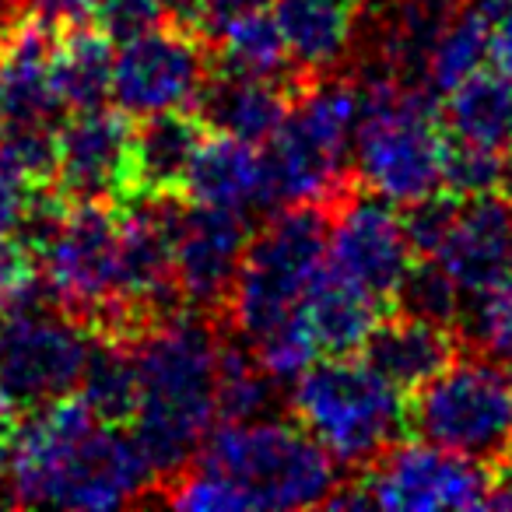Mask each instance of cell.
Wrapping results in <instances>:
<instances>
[{"label":"cell","instance_id":"obj_3","mask_svg":"<svg viewBox=\"0 0 512 512\" xmlns=\"http://www.w3.org/2000/svg\"><path fill=\"white\" fill-rule=\"evenodd\" d=\"M137 365V446L158 488L197 460L218 421L221 323L183 306L127 341Z\"/></svg>","mask_w":512,"mask_h":512},{"label":"cell","instance_id":"obj_39","mask_svg":"<svg viewBox=\"0 0 512 512\" xmlns=\"http://www.w3.org/2000/svg\"><path fill=\"white\" fill-rule=\"evenodd\" d=\"M8 32L11 25H0V57H4V46H8Z\"/></svg>","mask_w":512,"mask_h":512},{"label":"cell","instance_id":"obj_27","mask_svg":"<svg viewBox=\"0 0 512 512\" xmlns=\"http://www.w3.org/2000/svg\"><path fill=\"white\" fill-rule=\"evenodd\" d=\"M456 337L463 351L512 362V274L498 285L463 295Z\"/></svg>","mask_w":512,"mask_h":512},{"label":"cell","instance_id":"obj_25","mask_svg":"<svg viewBox=\"0 0 512 512\" xmlns=\"http://www.w3.org/2000/svg\"><path fill=\"white\" fill-rule=\"evenodd\" d=\"M78 393L99 418L130 425L137 411V365L130 344L95 337Z\"/></svg>","mask_w":512,"mask_h":512},{"label":"cell","instance_id":"obj_2","mask_svg":"<svg viewBox=\"0 0 512 512\" xmlns=\"http://www.w3.org/2000/svg\"><path fill=\"white\" fill-rule=\"evenodd\" d=\"M341 484V463L306 425L288 418L221 421L197 460L158 488L183 512L309 509L327 505Z\"/></svg>","mask_w":512,"mask_h":512},{"label":"cell","instance_id":"obj_16","mask_svg":"<svg viewBox=\"0 0 512 512\" xmlns=\"http://www.w3.org/2000/svg\"><path fill=\"white\" fill-rule=\"evenodd\" d=\"M274 22L302 81L348 71L362 43V0H274Z\"/></svg>","mask_w":512,"mask_h":512},{"label":"cell","instance_id":"obj_17","mask_svg":"<svg viewBox=\"0 0 512 512\" xmlns=\"http://www.w3.org/2000/svg\"><path fill=\"white\" fill-rule=\"evenodd\" d=\"M302 85L281 78H256V74H239L214 67L211 78L204 81L193 113L207 123V130H221L239 141H249L264 148L278 127L285 123L295 95Z\"/></svg>","mask_w":512,"mask_h":512},{"label":"cell","instance_id":"obj_30","mask_svg":"<svg viewBox=\"0 0 512 512\" xmlns=\"http://www.w3.org/2000/svg\"><path fill=\"white\" fill-rule=\"evenodd\" d=\"M502 176H505L502 151L474 148V144H463V141H453V137H449L442 190L456 193V197L495 193V190H502Z\"/></svg>","mask_w":512,"mask_h":512},{"label":"cell","instance_id":"obj_35","mask_svg":"<svg viewBox=\"0 0 512 512\" xmlns=\"http://www.w3.org/2000/svg\"><path fill=\"white\" fill-rule=\"evenodd\" d=\"M22 4L43 15L46 22H53L57 29H67V25H81L92 18L95 0H22Z\"/></svg>","mask_w":512,"mask_h":512},{"label":"cell","instance_id":"obj_10","mask_svg":"<svg viewBox=\"0 0 512 512\" xmlns=\"http://www.w3.org/2000/svg\"><path fill=\"white\" fill-rule=\"evenodd\" d=\"M372 509L432 512V509H488L495 474L470 456L425 439H400L383 456L358 470Z\"/></svg>","mask_w":512,"mask_h":512},{"label":"cell","instance_id":"obj_26","mask_svg":"<svg viewBox=\"0 0 512 512\" xmlns=\"http://www.w3.org/2000/svg\"><path fill=\"white\" fill-rule=\"evenodd\" d=\"M271 407H278V379L256 362L246 344L228 337L218 362V418H267Z\"/></svg>","mask_w":512,"mask_h":512},{"label":"cell","instance_id":"obj_9","mask_svg":"<svg viewBox=\"0 0 512 512\" xmlns=\"http://www.w3.org/2000/svg\"><path fill=\"white\" fill-rule=\"evenodd\" d=\"M92 341L50 292L0 313V414L22 418L78 390Z\"/></svg>","mask_w":512,"mask_h":512},{"label":"cell","instance_id":"obj_37","mask_svg":"<svg viewBox=\"0 0 512 512\" xmlns=\"http://www.w3.org/2000/svg\"><path fill=\"white\" fill-rule=\"evenodd\" d=\"M22 15V0H0V25H15Z\"/></svg>","mask_w":512,"mask_h":512},{"label":"cell","instance_id":"obj_6","mask_svg":"<svg viewBox=\"0 0 512 512\" xmlns=\"http://www.w3.org/2000/svg\"><path fill=\"white\" fill-rule=\"evenodd\" d=\"M327 225L330 207L292 204L278 207L253 232L218 320L221 334L253 344L306 316L309 292L327 271Z\"/></svg>","mask_w":512,"mask_h":512},{"label":"cell","instance_id":"obj_31","mask_svg":"<svg viewBox=\"0 0 512 512\" xmlns=\"http://www.w3.org/2000/svg\"><path fill=\"white\" fill-rule=\"evenodd\" d=\"M88 22L113 46H123L158 25L172 22V0H95Z\"/></svg>","mask_w":512,"mask_h":512},{"label":"cell","instance_id":"obj_38","mask_svg":"<svg viewBox=\"0 0 512 512\" xmlns=\"http://www.w3.org/2000/svg\"><path fill=\"white\" fill-rule=\"evenodd\" d=\"M386 0H362V8H365V15H372V11H379L383 8Z\"/></svg>","mask_w":512,"mask_h":512},{"label":"cell","instance_id":"obj_12","mask_svg":"<svg viewBox=\"0 0 512 512\" xmlns=\"http://www.w3.org/2000/svg\"><path fill=\"white\" fill-rule=\"evenodd\" d=\"M211 71V43L190 25L165 22L116 50L109 99L130 120L169 113V109H193Z\"/></svg>","mask_w":512,"mask_h":512},{"label":"cell","instance_id":"obj_8","mask_svg":"<svg viewBox=\"0 0 512 512\" xmlns=\"http://www.w3.org/2000/svg\"><path fill=\"white\" fill-rule=\"evenodd\" d=\"M407 428L491 474L512 467V372L498 358L460 351L439 376L407 393Z\"/></svg>","mask_w":512,"mask_h":512},{"label":"cell","instance_id":"obj_28","mask_svg":"<svg viewBox=\"0 0 512 512\" xmlns=\"http://www.w3.org/2000/svg\"><path fill=\"white\" fill-rule=\"evenodd\" d=\"M484 60H488V22L467 0V8L442 32L439 46L428 60V88L442 99L453 85L481 71Z\"/></svg>","mask_w":512,"mask_h":512},{"label":"cell","instance_id":"obj_1","mask_svg":"<svg viewBox=\"0 0 512 512\" xmlns=\"http://www.w3.org/2000/svg\"><path fill=\"white\" fill-rule=\"evenodd\" d=\"M4 460L15 505L102 512L158 495L130 425L99 418L78 390L8 418Z\"/></svg>","mask_w":512,"mask_h":512},{"label":"cell","instance_id":"obj_29","mask_svg":"<svg viewBox=\"0 0 512 512\" xmlns=\"http://www.w3.org/2000/svg\"><path fill=\"white\" fill-rule=\"evenodd\" d=\"M393 309L456 330V320H460V309H463V292L439 260L418 256L411 264V271L404 274V281H400Z\"/></svg>","mask_w":512,"mask_h":512},{"label":"cell","instance_id":"obj_4","mask_svg":"<svg viewBox=\"0 0 512 512\" xmlns=\"http://www.w3.org/2000/svg\"><path fill=\"white\" fill-rule=\"evenodd\" d=\"M351 71L362 88V116L351 144L355 179L400 207L439 193L449 144L439 120V99L372 67Z\"/></svg>","mask_w":512,"mask_h":512},{"label":"cell","instance_id":"obj_7","mask_svg":"<svg viewBox=\"0 0 512 512\" xmlns=\"http://www.w3.org/2000/svg\"><path fill=\"white\" fill-rule=\"evenodd\" d=\"M288 414L348 470H365L393 442L407 439V393L362 355H323L292 386Z\"/></svg>","mask_w":512,"mask_h":512},{"label":"cell","instance_id":"obj_14","mask_svg":"<svg viewBox=\"0 0 512 512\" xmlns=\"http://www.w3.org/2000/svg\"><path fill=\"white\" fill-rule=\"evenodd\" d=\"M130 120L123 109H78L57 127L53 190L64 200H123L130 172Z\"/></svg>","mask_w":512,"mask_h":512},{"label":"cell","instance_id":"obj_33","mask_svg":"<svg viewBox=\"0 0 512 512\" xmlns=\"http://www.w3.org/2000/svg\"><path fill=\"white\" fill-rule=\"evenodd\" d=\"M43 292L36 253L18 235H0V313L22 306Z\"/></svg>","mask_w":512,"mask_h":512},{"label":"cell","instance_id":"obj_24","mask_svg":"<svg viewBox=\"0 0 512 512\" xmlns=\"http://www.w3.org/2000/svg\"><path fill=\"white\" fill-rule=\"evenodd\" d=\"M214 67L239 74H256V78H281L306 85L295 71L292 57H288L285 36H281L278 22L271 11H249L232 22H225L211 39Z\"/></svg>","mask_w":512,"mask_h":512},{"label":"cell","instance_id":"obj_36","mask_svg":"<svg viewBox=\"0 0 512 512\" xmlns=\"http://www.w3.org/2000/svg\"><path fill=\"white\" fill-rule=\"evenodd\" d=\"M4 432H8V418H4V414H0V505H15V502H11L8 460H4Z\"/></svg>","mask_w":512,"mask_h":512},{"label":"cell","instance_id":"obj_19","mask_svg":"<svg viewBox=\"0 0 512 512\" xmlns=\"http://www.w3.org/2000/svg\"><path fill=\"white\" fill-rule=\"evenodd\" d=\"M460 351L463 344L453 327L418 320V316H407L400 309H386L372 327V334L365 337L358 355L379 376L390 379L397 390L414 393L432 376H439Z\"/></svg>","mask_w":512,"mask_h":512},{"label":"cell","instance_id":"obj_11","mask_svg":"<svg viewBox=\"0 0 512 512\" xmlns=\"http://www.w3.org/2000/svg\"><path fill=\"white\" fill-rule=\"evenodd\" d=\"M414 260L418 253L407 239L400 204L365 190L358 179L330 204L327 264L383 309H393L397 288Z\"/></svg>","mask_w":512,"mask_h":512},{"label":"cell","instance_id":"obj_21","mask_svg":"<svg viewBox=\"0 0 512 512\" xmlns=\"http://www.w3.org/2000/svg\"><path fill=\"white\" fill-rule=\"evenodd\" d=\"M439 120L453 141L505 155L512 148V81L481 67L442 95Z\"/></svg>","mask_w":512,"mask_h":512},{"label":"cell","instance_id":"obj_22","mask_svg":"<svg viewBox=\"0 0 512 512\" xmlns=\"http://www.w3.org/2000/svg\"><path fill=\"white\" fill-rule=\"evenodd\" d=\"M113 60L116 46L95 25L81 22L60 29L50 60V81L60 109L78 113L106 106L113 95Z\"/></svg>","mask_w":512,"mask_h":512},{"label":"cell","instance_id":"obj_32","mask_svg":"<svg viewBox=\"0 0 512 512\" xmlns=\"http://www.w3.org/2000/svg\"><path fill=\"white\" fill-rule=\"evenodd\" d=\"M460 200L456 193L439 190V193H428V197L414 200L407 204L404 211V228H407V239H411L414 253L418 256H435L439 246L446 242L449 228L456 221V211H460Z\"/></svg>","mask_w":512,"mask_h":512},{"label":"cell","instance_id":"obj_34","mask_svg":"<svg viewBox=\"0 0 512 512\" xmlns=\"http://www.w3.org/2000/svg\"><path fill=\"white\" fill-rule=\"evenodd\" d=\"M271 4L274 0H172V22L190 25V29H197L211 43L214 32L225 22L249 15V11H264Z\"/></svg>","mask_w":512,"mask_h":512},{"label":"cell","instance_id":"obj_15","mask_svg":"<svg viewBox=\"0 0 512 512\" xmlns=\"http://www.w3.org/2000/svg\"><path fill=\"white\" fill-rule=\"evenodd\" d=\"M463 295L491 288L512 274V197L502 190L463 197L446 242L432 256Z\"/></svg>","mask_w":512,"mask_h":512},{"label":"cell","instance_id":"obj_20","mask_svg":"<svg viewBox=\"0 0 512 512\" xmlns=\"http://www.w3.org/2000/svg\"><path fill=\"white\" fill-rule=\"evenodd\" d=\"M183 197L193 204L228 211H267L264 204V151L221 130H207L186 172Z\"/></svg>","mask_w":512,"mask_h":512},{"label":"cell","instance_id":"obj_13","mask_svg":"<svg viewBox=\"0 0 512 512\" xmlns=\"http://www.w3.org/2000/svg\"><path fill=\"white\" fill-rule=\"evenodd\" d=\"M249 239V214L179 197L172 218V278L183 306L221 320Z\"/></svg>","mask_w":512,"mask_h":512},{"label":"cell","instance_id":"obj_5","mask_svg":"<svg viewBox=\"0 0 512 512\" xmlns=\"http://www.w3.org/2000/svg\"><path fill=\"white\" fill-rule=\"evenodd\" d=\"M362 116L355 71L313 78L299 88L278 134L264 144L267 211L292 204L330 207L351 183V144Z\"/></svg>","mask_w":512,"mask_h":512},{"label":"cell","instance_id":"obj_23","mask_svg":"<svg viewBox=\"0 0 512 512\" xmlns=\"http://www.w3.org/2000/svg\"><path fill=\"white\" fill-rule=\"evenodd\" d=\"M383 313L386 309L372 295L341 278L330 264L306 302V323L320 355H358Z\"/></svg>","mask_w":512,"mask_h":512},{"label":"cell","instance_id":"obj_18","mask_svg":"<svg viewBox=\"0 0 512 512\" xmlns=\"http://www.w3.org/2000/svg\"><path fill=\"white\" fill-rule=\"evenodd\" d=\"M207 123L193 109L141 116L130 130V172L123 197H183Z\"/></svg>","mask_w":512,"mask_h":512}]
</instances>
